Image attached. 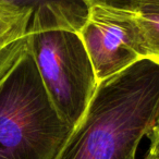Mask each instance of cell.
Listing matches in <instances>:
<instances>
[{
  "mask_svg": "<svg viewBox=\"0 0 159 159\" xmlns=\"http://www.w3.org/2000/svg\"><path fill=\"white\" fill-rule=\"evenodd\" d=\"M79 34L98 82L147 59L137 11L92 6Z\"/></svg>",
  "mask_w": 159,
  "mask_h": 159,
  "instance_id": "obj_4",
  "label": "cell"
},
{
  "mask_svg": "<svg viewBox=\"0 0 159 159\" xmlns=\"http://www.w3.org/2000/svg\"><path fill=\"white\" fill-rule=\"evenodd\" d=\"M86 8L95 5L106 6V7L118 8V9L130 10V11H139L142 6V0H81Z\"/></svg>",
  "mask_w": 159,
  "mask_h": 159,
  "instance_id": "obj_8",
  "label": "cell"
},
{
  "mask_svg": "<svg viewBox=\"0 0 159 159\" xmlns=\"http://www.w3.org/2000/svg\"><path fill=\"white\" fill-rule=\"evenodd\" d=\"M145 159H159V158H158V157H155V156H152V155L147 154V155H146V157H145Z\"/></svg>",
  "mask_w": 159,
  "mask_h": 159,
  "instance_id": "obj_11",
  "label": "cell"
},
{
  "mask_svg": "<svg viewBox=\"0 0 159 159\" xmlns=\"http://www.w3.org/2000/svg\"><path fill=\"white\" fill-rule=\"evenodd\" d=\"M142 5H152L159 7V0H142Z\"/></svg>",
  "mask_w": 159,
  "mask_h": 159,
  "instance_id": "obj_10",
  "label": "cell"
},
{
  "mask_svg": "<svg viewBox=\"0 0 159 159\" xmlns=\"http://www.w3.org/2000/svg\"><path fill=\"white\" fill-rule=\"evenodd\" d=\"M71 131L56 110L27 46L0 80V159H55Z\"/></svg>",
  "mask_w": 159,
  "mask_h": 159,
  "instance_id": "obj_2",
  "label": "cell"
},
{
  "mask_svg": "<svg viewBox=\"0 0 159 159\" xmlns=\"http://www.w3.org/2000/svg\"><path fill=\"white\" fill-rule=\"evenodd\" d=\"M27 46L61 119L74 128L98 86L79 31L50 10L32 16Z\"/></svg>",
  "mask_w": 159,
  "mask_h": 159,
  "instance_id": "obj_3",
  "label": "cell"
},
{
  "mask_svg": "<svg viewBox=\"0 0 159 159\" xmlns=\"http://www.w3.org/2000/svg\"><path fill=\"white\" fill-rule=\"evenodd\" d=\"M147 137L149 139V142H150L147 154L159 158V113H158V116H157V119L154 123V126H152V129L150 130Z\"/></svg>",
  "mask_w": 159,
  "mask_h": 159,
  "instance_id": "obj_9",
  "label": "cell"
},
{
  "mask_svg": "<svg viewBox=\"0 0 159 159\" xmlns=\"http://www.w3.org/2000/svg\"><path fill=\"white\" fill-rule=\"evenodd\" d=\"M159 113V63L143 59L104 80L55 159H136Z\"/></svg>",
  "mask_w": 159,
  "mask_h": 159,
  "instance_id": "obj_1",
  "label": "cell"
},
{
  "mask_svg": "<svg viewBox=\"0 0 159 159\" xmlns=\"http://www.w3.org/2000/svg\"><path fill=\"white\" fill-rule=\"evenodd\" d=\"M137 21L143 35L147 59L159 63V7L142 5Z\"/></svg>",
  "mask_w": 159,
  "mask_h": 159,
  "instance_id": "obj_7",
  "label": "cell"
},
{
  "mask_svg": "<svg viewBox=\"0 0 159 159\" xmlns=\"http://www.w3.org/2000/svg\"><path fill=\"white\" fill-rule=\"evenodd\" d=\"M0 6H9L18 9L50 10L72 24L79 31L84 23L87 8L81 0H0Z\"/></svg>",
  "mask_w": 159,
  "mask_h": 159,
  "instance_id": "obj_6",
  "label": "cell"
},
{
  "mask_svg": "<svg viewBox=\"0 0 159 159\" xmlns=\"http://www.w3.org/2000/svg\"><path fill=\"white\" fill-rule=\"evenodd\" d=\"M34 12L0 6V80L27 48V38Z\"/></svg>",
  "mask_w": 159,
  "mask_h": 159,
  "instance_id": "obj_5",
  "label": "cell"
}]
</instances>
